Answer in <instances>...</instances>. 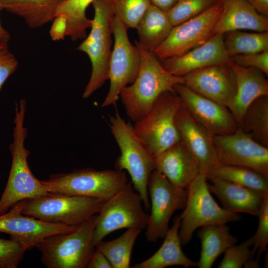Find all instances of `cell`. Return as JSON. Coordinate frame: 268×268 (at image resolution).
<instances>
[{"label": "cell", "mask_w": 268, "mask_h": 268, "mask_svg": "<svg viewBox=\"0 0 268 268\" xmlns=\"http://www.w3.org/2000/svg\"><path fill=\"white\" fill-rule=\"evenodd\" d=\"M141 54L137 77L121 91L120 97L128 117L134 123L146 115L158 97L166 91H175L174 86L182 84V76L168 72L153 52L135 42Z\"/></svg>", "instance_id": "obj_1"}, {"label": "cell", "mask_w": 268, "mask_h": 268, "mask_svg": "<svg viewBox=\"0 0 268 268\" xmlns=\"http://www.w3.org/2000/svg\"><path fill=\"white\" fill-rule=\"evenodd\" d=\"M26 102L21 99L16 103L13 141L10 145L12 163L5 189L0 199V215L16 203L49 194L41 181L32 174L27 159L30 151L24 146L27 134L24 127Z\"/></svg>", "instance_id": "obj_2"}, {"label": "cell", "mask_w": 268, "mask_h": 268, "mask_svg": "<svg viewBox=\"0 0 268 268\" xmlns=\"http://www.w3.org/2000/svg\"><path fill=\"white\" fill-rule=\"evenodd\" d=\"M111 131L121 154L115 163V169L127 171L133 188L140 195L145 208L150 209L148 184L155 170L154 156L135 134L133 126L117 113L110 119Z\"/></svg>", "instance_id": "obj_3"}, {"label": "cell", "mask_w": 268, "mask_h": 268, "mask_svg": "<svg viewBox=\"0 0 268 268\" xmlns=\"http://www.w3.org/2000/svg\"><path fill=\"white\" fill-rule=\"evenodd\" d=\"M92 4L94 17L90 32L77 48L88 56L92 65L91 75L82 95L84 99L90 97L109 79L112 51L114 14L111 0H94Z\"/></svg>", "instance_id": "obj_4"}, {"label": "cell", "mask_w": 268, "mask_h": 268, "mask_svg": "<svg viewBox=\"0 0 268 268\" xmlns=\"http://www.w3.org/2000/svg\"><path fill=\"white\" fill-rule=\"evenodd\" d=\"M97 214L69 233L45 237L36 247L41 253L42 263L48 268H85L95 249L92 244Z\"/></svg>", "instance_id": "obj_5"}, {"label": "cell", "mask_w": 268, "mask_h": 268, "mask_svg": "<svg viewBox=\"0 0 268 268\" xmlns=\"http://www.w3.org/2000/svg\"><path fill=\"white\" fill-rule=\"evenodd\" d=\"M105 201L49 193L20 201L21 212L48 223L78 226L98 214Z\"/></svg>", "instance_id": "obj_6"}, {"label": "cell", "mask_w": 268, "mask_h": 268, "mask_svg": "<svg viewBox=\"0 0 268 268\" xmlns=\"http://www.w3.org/2000/svg\"><path fill=\"white\" fill-rule=\"evenodd\" d=\"M41 182L49 193L107 200L123 189L128 180L124 171L85 168L52 174Z\"/></svg>", "instance_id": "obj_7"}, {"label": "cell", "mask_w": 268, "mask_h": 268, "mask_svg": "<svg viewBox=\"0 0 268 268\" xmlns=\"http://www.w3.org/2000/svg\"><path fill=\"white\" fill-rule=\"evenodd\" d=\"M181 104L175 91L165 92L148 113L134 123L135 134L154 157L181 140L175 121Z\"/></svg>", "instance_id": "obj_8"}, {"label": "cell", "mask_w": 268, "mask_h": 268, "mask_svg": "<svg viewBox=\"0 0 268 268\" xmlns=\"http://www.w3.org/2000/svg\"><path fill=\"white\" fill-rule=\"evenodd\" d=\"M205 175L199 173L187 189V201L181 218L179 235L182 246L192 239L199 228L237 221L241 216L218 205L211 195Z\"/></svg>", "instance_id": "obj_9"}, {"label": "cell", "mask_w": 268, "mask_h": 268, "mask_svg": "<svg viewBox=\"0 0 268 268\" xmlns=\"http://www.w3.org/2000/svg\"><path fill=\"white\" fill-rule=\"evenodd\" d=\"M140 195L134 191L132 182L105 201L97 214L92 244L95 247L111 233L123 229L142 230L147 226L149 214L142 207Z\"/></svg>", "instance_id": "obj_10"}, {"label": "cell", "mask_w": 268, "mask_h": 268, "mask_svg": "<svg viewBox=\"0 0 268 268\" xmlns=\"http://www.w3.org/2000/svg\"><path fill=\"white\" fill-rule=\"evenodd\" d=\"M112 29L114 45L109 64L110 87L102 107L116 105L122 90L137 77L141 63L139 48L130 42L128 28L114 16Z\"/></svg>", "instance_id": "obj_11"}, {"label": "cell", "mask_w": 268, "mask_h": 268, "mask_svg": "<svg viewBox=\"0 0 268 268\" xmlns=\"http://www.w3.org/2000/svg\"><path fill=\"white\" fill-rule=\"evenodd\" d=\"M147 189L151 212L145 228V237L147 241L155 242L164 238L173 213L184 208L187 191L172 185L156 170L150 176Z\"/></svg>", "instance_id": "obj_12"}, {"label": "cell", "mask_w": 268, "mask_h": 268, "mask_svg": "<svg viewBox=\"0 0 268 268\" xmlns=\"http://www.w3.org/2000/svg\"><path fill=\"white\" fill-rule=\"evenodd\" d=\"M222 10L220 0L200 14L172 28L165 40L153 52L159 60L181 55L208 41Z\"/></svg>", "instance_id": "obj_13"}, {"label": "cell", "mask_w": 268, "mask_h": 268, "mask_svg": "<svg viewBox=\"0 0 268 268\" xmlns=\"http://www.w3.org/2000/svg\"><path fill=\"white\" fill-rule=\"evenodd\" d=\"M213 139L218 163L249 168L268 177V147L240 127L230 134L213 135Z\"/></svg>", "instance_id": "obj_14"}, {"label": "cell", "mask_w": 268, "mask_h": 268, "mask_svg": "<svg viewBox=\"0 0 268 268\" xmlns=\"http://www.w3.org/2000/svg\"><path fill=\"white\" fill-rule=\"evenodd\" d=\"M182 103L192 117L213 135L228 134L238 128L230 110L182 84L174 86Z\"/></svg>", "instance_id": "obj_15"}, {"label": "cell", "mask_w": 268, "mask_h": 268, "mask_svg": "<svg viewBox=\"0 0 268 268\" xmlns=\"http://www.w3.org/2000/svg\"><path fill=\"white\" fill-rule=\"evenodd\" d=\"M231 63L212 65L190 72L182 76V84L229 109L237 88Z\"/></svg>", "instance_id": "obj_16"}, {"label": "cell", "mask_w": 268, "mask_h": 268, "mask_svg": "<svg viewBox=\"0 0 268 268\" xmlns=\"http://www.w3.org/2000/svg\"><path fill=\"white\" fill-rule=\"evenodd\" d=\"M21 206L19 201L0 215V232L9 234L10 238L20 243L27 250L35 247L45 237L71 232L77 227L48 223L22 214Z\"/></svg>", "instance_id": "obj_17"}, {"label": "cell", "mask_w": 268, "mask_h": 268, "mask_svg": "<svg viewBox=\"0 0 268 268\" xmlns=\"http://www.w3.org/2000/svg\"><path fill=\"white\" fill-rule=\"evenodd\" d=\"M175 121L181 140L195 158L200 173L206 175L218 163L213 135L192 117L182 102Z\"/></svg>", "instance_id": "obj_18"}, {"label": "cell", "mask_w": 268, "mask_h": 268, "mask_svg": "<svg viewBox=\"0 0 268 268\" xmlns=\"http://www.w3.org/2000/svg\"><path fill=\"white\" fill-rule=\"evenodd\" d=\"M232 62L225 47L223 34L217 33L202 45L181 55L165 59L161 63L170 73L183 76L201 68Z\"/></svg>", "instance_id": "obj_19"}, {"label": "cell", "mask_w": 268, "mask_h": 268, "mask_svg": "<svg viewBox=\"0 0 268 268\" xmlns=\"http://www.w3.org/2000/svg\"><path fill=\"white\" fill-rule=\"evenodd\" d=\"M154 158L155 170L180 189H187L200 173L195 158L182 140Z\"/></svg>", "instance_id": "obj_20"}, {"label": "cell", "mask_w": 268, "mask_h": 268, "mask_svg": "<svg viewBox=\"0 0 268 268\" xmlns=\"http://www.w3.org/2000/svg\"><path fill=\"white\" fill-rule=\"evenodd\" d=\"M222 10L214 34L242 30L268 31V16L260 13L247 0H220Z\"/></svg>", "instance_id": "obj_21"}, {"label": "cell", "mask_w": 268, "mask_h": 268, "mask_svg": "<svg viewBox=\"0 0 268 268\" xmlns=\"http://www.w3.org/2000/svg\"><path fill=\"white\" fill-rule=\"evenodd\" d=\"M209 181L210 192L216 196L224 209L233 213L258 216L264 197L268 194L219 179Z\"/></svg>", "instance_id": "obj_22"}, {"label": "cell", "mask_w": 268, "mask_h": 268, "mask_svg": "<svg viewBox=\"0 0 268 268\" xmlns=\"http://www.w3.org/2000/svg\"><path fill=\"white\" fill-rule=\"evenodd\" d=\"M231 66L236 80V92L229 108L238 126L249 105L257 98L268 95V81L266 75L255 68L245 67L234 62Z\"/></svg>", "instance_id": "obj_23"}, {"label": "cell", "mask_w": 268, "mask_h": 268, "mask_svg": "<svg viewBox=\"0 0 268 268\" xmlns=\"http://www.w3.org/2000/svg\"><path fill=\"white\" fill-rule=\"evenodd\" d=\"M180 222V216H176L172 226L169 228L158 251L145 261L134 265L133 268H165L175 266L185 268L197 267L198 263L190 260L182 250L179 235Z\"/></svg>", "instance_id": "obj_24"}, {"label": "cell", "mask_w": 268, "mask_h": 268, "mask_svg": "<svg viewBox=\"0 0 268 268\" xmlns=\"http://www.w3.org/2000/svg\"><path fill=\"white\" fill-rule=\"evenodd\" d=\"M197 236L201 246L200 258L197 262L199 268H210L218 256L238 241L230 233L226 224L201 227Z\"/></svg>", "instance_id": "obj_25"}, {"label": "cell", "mask_w": 268, "mask_h": 268, "mask_svg": "<svg viewBox=\"0 0 268 268\" xmlns=\"http://www.w3.org/2000/svg\"><path fill=\"white\" fill-rule=\"evenodd\" d=\"M64 0H0L3 9L18 15L31 28L40 27L56 17Z\"/></svg>", "instance_id": "obj_26"}, {"label": "cell", "mask_w": 268, "mask_h": 268, "mask_svg": "<svg viewBox=\"0 0 268 268\" xmlns=\"http://www.w3.org/2000/svg\"><path fill=\"white\" fill-rule=\"evenodd\" d=\"M173 27L167 12L151 3L135 28L137 42L144 49L153 52L165 40Z\"/></svg>", "instance_id": "obj_27"}, {"label": "cell", "mask_w": 268, "mask_h": 268, "mask_svg": "<svg viewBox=\"0 0 268 268\" xmlns=\"http://www.w3.org/2000/svg\"><path fill=\"white\" fill-rule=\"evenodd\" d=\"M205 176L207 180L219 179L268 193V177L249 168L217 163Z\"/></svg>", "instance_id": "obj_28"}, {"label": "cell", "mask_w": 268, "mask_h": 268, "mask_svg": "<svg viewBox=\"0 0 268 268\" xmlns=\"http://www.w3.org/2000/svg\"><path fill=\"white\" fill-rule=\"evenodd\" d=\"M239 127L256 142L268 147V95L257 98L249 105Z\"/></svg>", "instance_id": "obj_29"}, {"label": "cell", "mask_w": 268, "mask_h": 268, "mask_svg": "<svg viewBox=\"0 0 268 268\" xmlns=\"http://www.w3.org/2000/svg\"><path fill=\"white\" fill-rule=\"evenodd\" d=\"M94 0H64L59 6L56 17L64 14L67 18L66 36L72 41L84 39L87 29L90 28L92 20L87 18L86 10Z\"/></svg>", "instance_id": "obj_30"}, {"label": "cell", "mask_w": 268, "mask_h": 268, "mask_svg": "<svg viewBox=\"0 0 268 268\" xmlns=\"http://www.w3.org/2000/svg\"><path fill=\"white\" fill-rule=\"evenodd\" d=\"M141 231L128 229L118 238L109 241L102 240L95 248L105 256L112 268H129L133 249Z\"/></svg>", "instance_id": "obj_31"}, {"label": "cell", "mask_w": 268, "mask_h": 268, "mask_svg": "<svg viewBox=\"0 0 268 268\" xmlns=\"http://www.w3.org/2000/svg\"><path fill=\"white\" fill-rule=\"evenodd\" d=\"M223 37L226 50L230 57L268 50V32L235 30L224 34Z\"/></svg>", "instance_id": "obj_32"}, {"label": "cell", "mask_w": 268, "mask_h": 268, "mask_svg": "<svg viewBox=\"0 0 268 268\" xmlns=\"http://www.w3.org/2000/svg\"><path fill=\"white\" fill-rule=\"evenodd\" d=\"M114 16L128 29L135 28L151 4L150 0H111Z\"/></svg>", "instance_id": "obj_33"}, {"label": "cell", "mask_w": 268, "mask_h": 268, "mask_svg": "<svg viewBox=\"0 0 268 268\" xmlns=\"http://www.w3.org/2000/svg\"><path fill=\"white\" fill-rule=\"evenodd\" d=\"M219 0H178L167 11L172 25L174 26L204 12Z\"/></svg>", "instance_id": "obj_34"}, {"label": "cell", "mask_w": 268, "mask_h": 268, "mask_svg": "<svg viewBox=\"0 0 268 268\" xmlns=\"http://www.w3.org/2000/svg\"><path fill=\"white\" fill-rule=\"evenodd\" d=\"M259 217L258 227L256 232L253 235L254 238L253 249L251 250V259L245 265H250L254 261V256L256 254L257 261L262 254L266 252L268 244V194L264 197L260 211L258 215Z\"/></svg>", "instance_id": "obj_35"}, {"label": "cell", "mask_w": 268, "mask_h": 268, "mask_svg": "<svg viewBox=\"0 0 268 268\" xmlns=\"http://www.w3.org/2000/svg\"><path fill=\"white\" fill-rule=\"evenodd\" d=\"M254 238L253 235L238 245L229 247L224 253V256L219 264V268H241L251 259V250Z\"/></svg>", "instance_id": "obj_36"}, {"label": "cell", "mask_w": 268, "mask_h": 268, "mask_svg": "<svg viewBox=\"0 0 268 268\" xmlns=\"http://www.w3.org/2000/svg\"><path fill=\"white\" fill-rule=\"evenodd\" d=\"M26 248L17 241L0 238V268H16L22 261Z\"/></svg>", "instance_id": "obj_37"}, {"label": "cell", "mask_w": 268, "mask_h": 268, "mask_svg": "<svg viewBox=\"0 0 268 268\" xmlns=\"http://www.w3.org/2000/svg\"><path fill=\"white\" fill-rule=\"evenodd\" d=\"M233 62L238 65L255 68L268 75V50L263 52L236 55L231 57Z\"/></svg>", "instance_id": "obj_38"}, {"label": "cell", "mask_w": 268, "mask_h": 268, "mask_svg": "<svg viewBox=\"0 0 268 268\" xmlns=\"http://www.w3.org/2000/svg\"><path fill=\"white\" fill-rule=\"evenodd\" d=\"M18 62L7 45L0 48V91L6 79L17 69Z\"/></svg>", "instance_id": "obj_39"}, {"label": "cell", "mask_w": 268, "mask_h": 268, "mask_svg": "<svg viewBox=\"0 0 268 268\" xmlns=\"http://www.w3.org/2000/svg\"><path fill=\"white\" fill-rule=\"evenodd\" d=\"M67 18L64 14L57 16L54 19L50 30V35L54 41L64 39L66 36Z\"/></svg>", "instance_id": "obj_40"}, {"label": "cell", "mask_w": 268, "mask_h": 268, "mask_svg": "<svg viewBox=\"0 0 268 268\" xmlns=\"http://www.w3.org/2000/svg\"><path fill=\"white\" fill-rule=\"evenodd\" d=\"M86 268H112V267L105 256L95 248L89 258Z\"/></svg>", "instance_id": "obj_41"}, {"label": "cell", "mask_w": 268, "mask_h": 268, "mask_svg": "<svg viewBox=\"0 0 268 268\" xmlns=\"http://www.w3.org/2000/svg\"><path fill=\"white\" fill-rule=\"evenodd\" d=\"M260 13L268 15V0H247Z\"/></svg>", "instance_id": "obj_42"}, {"label": "cell", "mask_w": 268, "mask_h": 268, "mask_svg": "<svg viewBox=\"0 0 268 268\" xmlns=\"http://www.w3.org/2000/svg\"><path fill=\"white\" fill-rule=\"evenodd\" d=\"M178 0H150L151 3L159 9L168 11Z\"/></svg>", "instance_id": "obj_43"}, {"label": "cell", "mask_w": 268, "mask_h": 268, "mask_svg": "<svg viewBox=\"0 0 268 268\" xmlns=\"http://www.w3.org/2000/svg\"><path fill=\"white\" fill-rule=\"evenodd\" d=\"M2 9L0 4V11ZM10 39L9 33L2 26L0 21V45H7Z\"/></svg>", "instance_id": "obj_44"}, {"label": "cell", "mask_w": 268, "mask_h": 268, "mask_svg": "<svg viewBox=\"0 0 268 268\" xmlns=\"http://www.w3.org/2000/svg\"><path fill=\"white\" fill-rule=\"evenodd\" d=\"M5 45H0V48H2V47H4V46H5Z\"/></svg>", "instance_id": "obj_45"}]
</instances>
